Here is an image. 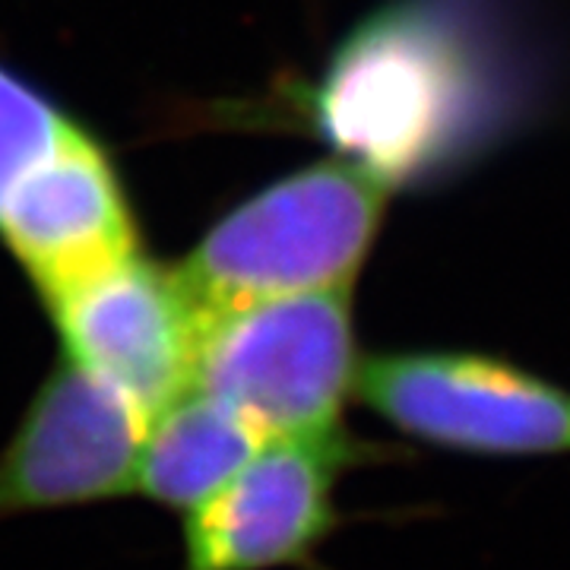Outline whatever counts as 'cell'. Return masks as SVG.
<instances>
[{"label": "cell", "instance_id": "9c48e42d", "mask_svg": "<svg viewBox=\"0 0 570 570\" xmlns=\"http://www.w3.org/2000/svg\"><path fill=\"white\" fill-rule=\"evenodd\" d=\"M264 444L232 409L187 387L149 419L130 494L184 517L223 489Z\"/></svg>", "mask_w": 570, "mask_h": 570}, {"label": "cell", "instance_id": "277c9868", "mask_svg": "<svg viewBox=\"0 0 570 570\" xmlns=\"http://www.w3.org/2000/svg\"><path fill=\"white\" fill-rule=\"evenodd\" d=\"M358 460L346 428L266 441L181 517V570L305 568L340 527V479Z\"/></svg>", "mask_w": 570, "mask_h": 570}, {"label": "cell", "instance_id": "52a82bcc", "mask_svg": "<svg viewBox=\"0 0 570 570\" xmlns=\"http://www.w3.org/2000/svg\"><path fill=\"white\" fill-rule=\"evenodd\" d=\"M448 70L406 29L384 17L352 32L314 92V121L340 156L396 184L425 159L448 115Z\"/></svg>", "mask_w": 570, "mask_h": 570}, {"label": "cell", "instance_id": "ba28073f", "mask_svg": "<svg viewBox=\"0 0 570 570\" xmlns=\"http://www.w3.org/2000/svg\"><path fill=\"white\" fill-rule=\"evenodd\" d=\"M0 238L41 302L137 254L121 178L82 127L7 194Z\"/></svg>", "mask_w": 570, "mask_h": 570}, {"label": "cell", "instance_id": "6da1fadb", "mask_svg": "<svg viewBox=\"0 0 570 570\" xmlns=\"http://www.w3.org/2000/svg\"><path fill=\"white\" fill-rule=\"evenodd\" d=\"M396 184L333 156L266 184L178 266L204 311L355 285Z\"/></svg>", "mask_w": 570, "mask_h": 570}, {"label": "cell", "instance_id": "8992f818", "mask_svg": "<svg viewBox=\"0 0 570 570\" xmlns=\"http://www.w3.org/2000/svg\"><path fill=\"white\" fill-rule=\"evenodd\" d=\"M61 358L156 415L190 387L204 307L178 269L140 254L45 298Z\"/></svg>", "mask_w": 570, "mask_h": 570}, {"label": "cell", "instance_id": "30bf717a", "mask_svg": "<svg viewBox=\"0 0 570 570\" xmlns=\"http://www.w3.org/2000/svg\"><path fill=\"white\" fill-rule=\"evenodd\" d=\"M61 105L0 63V204L17 184L77 134Z\"/></svg>", "mask_w": 570, "mask_h": 570}, {"label": "cell", "instance_id": "7a4b0ae2", "mask_svg": "<svg viewBox=\"0 0 570 570\" xmlns=\"http://www.w3.org/2000/svg\"><path fill=\"white\" fill-rule=\"evenodd\" d=\"M352 285L204 311L190 390L232 409L264 441L343 428L355 400Z\"/></svg>", "mask_w": 570, "mask_h": 570}, {"label": "cell", "instance_id": "5b68a950", "mask_svg": "<svg viewBox=\"0 0 570 570\" xmlns=\"http://www.w3.org/2000/svg\"><path fill=\"white\" fill-rule=\"evenodd\" d=\"M149 419L127 393L61 358L0 448V523L130 494Z\"/></svg>", "mask_w": 570, "mask_h": 570}, {"label": "cell", "instance_id": "3957f363", "mask_svg": "<svg viewBox=\"0 0 570 570\" xmlns=\"http://www.w3.org/2000/svg\"><path fill=\"white\" fill-rule=\"evenodd\" d=\"M355 400L412 441L469 456H570V390L460 348L362 358Z\"/></svg>", "mask_w": 570, "mask_h": 570}]
</instances>
